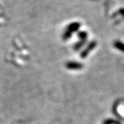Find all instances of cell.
<instances>
[{
  "mask_svg": "<svg viewBox=\"0 0 124 124\" xmlns=\"http://www.w3.org/2000/svg\"><path fill=\"white\" fill-rule=\"evenodd\" d=\"M114 46L116 48L119 49V50H121L124 52V44L122 43V42H120V41H115V44H114Z\"/></svg>",
  "mask_w": 124,
  "mask_h": 124,
  "instance_id": "6da1fadb",
  "label": "cell"
},
{
  "mask_svg": "<svg viewBox=\"0 0 124 124\" xmlns=\"http://www.w3.org/2000/svg\"><path fill=\"white\" fill-rule=\"evenodd\" d=\"M119 13H121V15L122 14L124 16V8H121L119 10Z\"/></svg>",
  "mask_w": 124,
  "mask_h": 124,
  "instance_id": "7a4b0ae2",
  "label": "cell"
}]
</instances>
